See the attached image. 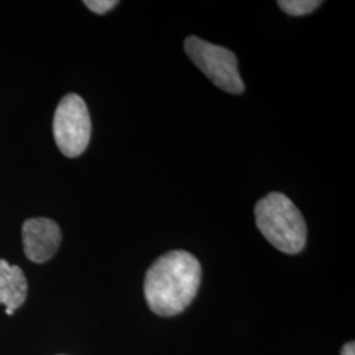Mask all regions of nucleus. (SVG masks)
Here are the masks:
<instances>
[{
	"label": "nucleus",
	"mask_w": 355,
	"mask_h": 355,
	"mask_svg": "<svg viewBox=\"0 0 355 355\" xmlns=\"http://www.w3.org/2000/svg\"><path fill=\"white\" fill-rule=\"evenodd\" d=\"M202 282L199 261L184 250L159 257L146 272L145 297L149 308L159 316L183 312L195 299Z\"/></svg>",
	"instance_id": "nucleus-1"
},
{
	"label": "nucleus",
	"mask_w": 355,
	"mask_h": 355,
	"mask_svg": "<svg viewBox=\"0 0 355 355\" xmlns=\"http://www.w3.org/2000/svg\"><path fill=\"white\" fill-rule=\"evenodd\" d=\"M184 49L191 61L196 64L218 89L239 95L245 85L237 69V57L227 48L190 36L184 41Z\"/></svg>",
	"instance_id": "nucleus-3"
},
{
	"label": "nucleus",
	"mask_w": 355,
	"mask_h": 355,
	"mask_svg": "<svg viewBox=\"0 0 355 355\" xmlns=\"http://www.w3.org/2000/svg\"><path fill=\"white\" fill-rule=\"evenodd\" d=\"M322 4L318 0H279L278 6L280 8L291 16H304L313 12Z\"/></svg>",
	"instance_id": "nucleus-7"
},
{
	"label": "nucleus",
	"mask_w": 355,
	"mask_h": 355,
	"mask_svg": "<svg viewBox=\"0 0 355 355\" xmlns=\"http://www.w3.org/2000/svg\"><path fill=\"white\" fill-rule=\"evenodd\" d=\"M61 241V229L51 218L35 217L26 220L23 225L24 253L35 263H44L53 258Z\"/></svg>",
	"instance_id": "nucleus-5"
},
{
	"label": "nucleus",
	"mask_w": 355,
	"mask_h": 355,
	"mask_svg": "<svg viewBox=\"0 0 355 355\" xmlns=\"http://www.w3.org/2000/svg\"><path fill=\"white\" fill-rule=\"evenodd\" d=\"M257 227L274 248L286 254L300 253L306 242L304 217L291 200L271 192L254 209Z\"/></svg>",
	"instance_id": "nucleus-2"
},
{
	"label": "nucleus",
	"mask_w": 355,
	"mask_h": 355,
	"mask_svg": "<svg viewBox=\"0 0 355 355\" xmlns=\"http://www.w3.org/2000/svg\"><path fill=\"white\" fill-rule=\"evenodd\" d=\"M85 6L92 12L104 15L114 8L117 6V1L116 0H86Z\"/></svg>",
	"instance_id": "nucleus-8"
},
{
	"label": "nucleus",
	"mask_w": 355,
	"mask_h": 355,
	"mask_svg": "<svg viewBox=\"0 0 355 355\" xmlns=\"http://www.w3.org/2000/svg\"><path fill=\"white\" fill-rule=\"evenodd\" d=\"M341 355H355L354 343H346L341 350Z\"/></svg>",
	"instance_id": "nucleus-9"
},
{
	"label": "nucleus",
	"mask_w": 355,
	"mask_h": 355,
	"mask_svg": "<svg viewBox=\"0 0 355 355\" xmlns=\"http://www.w3.org/2000/svg\"><path fill=\"white\" fill-rule=\"evenodd\" d=\"M54 140L61 153L76 158L87 149L91 139V119L85 101L69 94L60 102L53 120Z\"/></svg>",
	"instance_id": "nucleus-4"
},
{
	"label": "nucleus",
	"mask_w": 355,
	"mask_h": 355,
	"mask_svg": "<svg viewBox=\"0 0 355 355\" xmlns=\"http://www.w3.org/2000/svg\"><path fill=\"white\" fill-rule=\"evenodd\" d=\"M6 313H7L8 316H12L13 313H15V311H11V309H6Z\"/></svg>",
	"instance_id": "nucleus-10"
},
{
	"label": "nucleus",
	"mask_w": 355,
	"mask_h": 355,
	"mask_svg": "<svg viewBox=\"0 0 355 355\" xmlns=\"http://www.w3.org/2000/svg\"><path fill=\"white\" fill-rule=\"evenodd\" d=\"M26 292L28 284L23 270L0 259V304L15 311L24 304Z\"/></svg>",
	"instance_id": "nucleus-6"
}]
</instances>
